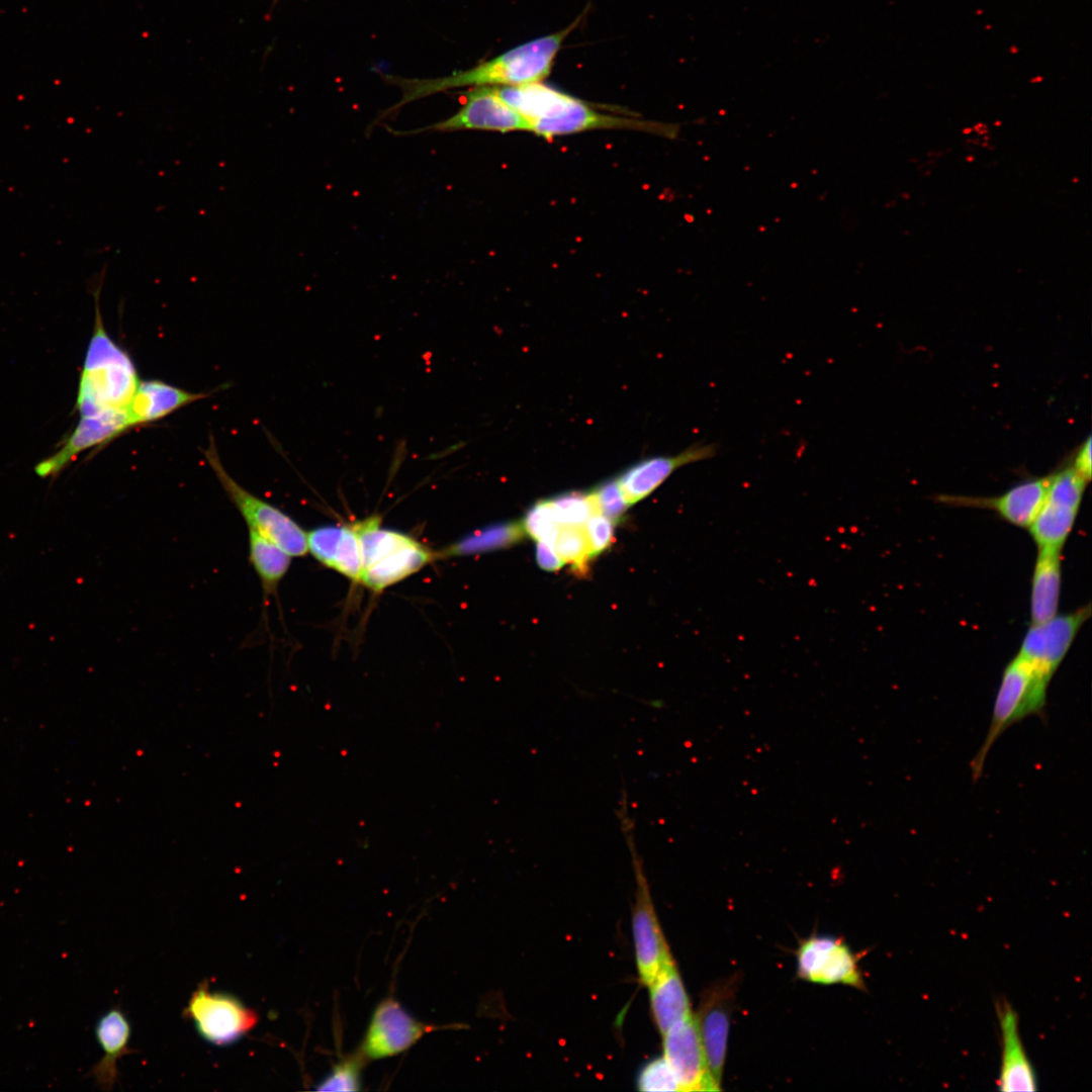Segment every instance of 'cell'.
<instances>
[{"label": "cell", "instance_id": "cell-1", "mask_svg": "<svg viewBox=\"0 0 1092 1092\" xmlns=\"http://www.w3.org/2000/svg\"><path fill=\"white\" fill-rule=\"evenodd\" d=\"M578 17L567 27L520 44L470 69L431 79L387 77L400 88L401 98L382 116L427 96L465 86H518L541 82L551 72L554 60L566 36L576 27Z\"/></svg>", "mask_w": 1092, "mask_h": 1092}, {"label": "cell", "instance_id": "cell-2", "mask_svg": "<svg viewBox=\"0 0 1092 1092\" xmlns=\"http://www.w3.org/2000/svg\"><path fill=\"white\" fill-rule=\"evenodd\" d=\"M492 88L500 99L528 119L531 132L548 140L594 129L642 130L668 139H675L679 132L676 123L599 112L582 100L542 82Z\"/></svg>", "mask_w": 1092, "mask_h": 1092}, {"label": "cell", "instance_id": "cell-3", "mask_svg": "<svg viewBox=\"0 0 1092 1092\" xmlns=\"http://www.w3.org/2000/svg\"><path fill=\"white\" fill-rule=\"evenodd\" d=\"M95 292V323L81 370L76 410L80 417L126 411L141 382L129 354L107 333Z\"/></svg>", "mask_w": 1092, "mask_h": 1092}, {"label": "cell", "instance_id": "cell-4", "mask_svg": "<svg viewBox=\"0 0 1092 1092\" xmlns=\"http://www.w3.org/2000/svg\"><path fill=\"white\" fill-rule=\"evenodd\" d=\"M361 550L359 582L381 592L406 578L437 558L413 537L380 527L379 517L355 522Z\"/></svg>", "mask_w": 1092, "mask_h": 1092}, {"label": "cell", "instance_id": "cell-5", "mask_svg": "<svg viewBox=\"0 0 1092 1092\" xmlns=\"http://www.w3.org/2000/svg\"><path fill=\"white\" fill-rule=\"evenodd\" d=\"M1051 679L1018 654L1007 664L995 698L989 730L971 762L975 781L981 777L986 757L1000 735L1014 723L1042 712Z\"/></svg>", "mask_w": 1092, "mask_h": 1092}, {"label": "cell", "instance_id": "cell-6", "mask_svg": "<svg viewBox=\"0 0 1092 1092\" xmlns=\"http://www.w3.org/2000/svg\"><path fill=\"white\" fill-rule=\"evenodd\" d=\"M202 452L248 529L270 539L291 557L304 556L308 552L307 533L284 512L238 483L225 470L212 438Z\"/></svg>", "mask_w": 1092, "mask_h": 1092}, {"label": "cell", "instance_id": "cell-7", "mask_svg": "<svg viewBox=\"0 0 1092 1092\" xmlns=\"http://www.w3.org/2000/svg\"><path fill=\"white\" fill-rule=\"evenodd\" d=\"M184 1015L205 1041L218 1046L237 1042L259 1021L258 1013L237 996L211 991L206 984L192 993Z\"/></svg>", "mask_w": 1092, "mask_h": 1092}, {"label": "cell", "instance_id": "cell-8", "mask_svg": "<svg viewBox=\"0 0 1092 1092\" xmlns=\"http://www.w3.org/2000/svg\"><path fill=\"white\" fill-rule=\"evenodd\" d=\"M432 130L531 131V125L527 118L500 99L491 86H483L472 88L462 107L450 117L423 128L392 132L407 135Z\"/></svg>", "mask_w": 1092, "mask_h": 1092}, {"label": "cell", "instance_id": "cell-9", "mask_svg": "<svg viewBox=\"0 0 1092 1092\" xmlns=\"http://www.w3.org/2000/svg\"><path fill=\"white\" fill-rule=\"evenodd\" d=\"M438 1028L415 1018L393 998H386L375 1007L358 1052L365 1061L392 1057Z\"/></svg>", "mask_w": 1092, "mask_h": 1092}, {"label": "cell", "instance_id": "cell-10", "mask_svg": "<svg viewBox=\"0 0 1092 1092\" xmlns=\"http://www.w3.org/2000/svg\"><path fill=\"white\" fill-rule=\"evenodd\" d=\"M797 972L801 979L819 984H843L863 989L857 960L838 938L812 936L797 951Z\"/></svg>", "mask_w": 1092, "mask_h": 1092}, {"label": "cell", "instance_id": "cell-11", "mask_svg": "<svg viewBox=\"0 0 1092 1092\" xmlns=\"http://www.w3.org/2000/svg\"><path fill=\"white\" fill-rule=\"evenodd\" d=\"M1091 615L1089 605L1048 621L1032 624L1021 643L1018 655L1052 678L1070 649L1082 625Z\"/></svg>", "mask_w": 1092, "mask_h": 1092}, {"label": "cell", "instance_id": "cell-12", "mask_svg": "<svg viewBox=\"0 0 1092 1092\" xmlns=\"http://www.w3.org/2000/svg\"><path fill=\"white\" fill-rule=\"evenodd\" d=\"M663 1057L676 1078L679 1091H719L702 1046L696 1017L690 1014L663 1035Z\"/></svg>", "mask_w": 1092, "mask_h": 1092}, {"label": "cell", "instance_id": "cell-13", "mask_svg": "<svg viewBox=\"0 0 1092 1092\" xmlns=\"http://www.w3.org/2000/svg\"><path fill=\"white\" fill-rule=\"evenodd\" d=\"M637 890L632 907V936L639 981L648 986L659 970L673 961L651 900L647 882L637 867Z\"/></svg>", "mask_w": 1092, "mask_h": 1092}, {"label": "cell", "instance_id": "cell-14", "mask_svg": "<svg viewBox=\"0 0 1092 1092\" xmlns=\"http://www.w3.org/2000/svg\"><path fill=\"white\" fill-rule=\"evenodd\" d=\"M128 429L126 411L80 417L77 426L63 441L59 450L35 466V473L42 478L56 477L80 453L104 445Z\"/></svg>", "mask_w": 1092, "mask_h": 1092}, {"label": "cell", "instance_id": "cell-15", "mask_svg": "<svg viewBox=\"0 0 1092 1092\" xmlns=\"http://www.w3.org/2000/svg\"><path fill=\"white\" fill-rule=\"evenodd\" d=\"M716 454V445L696 443L675 455H657L639 460L616 479L625 500L631 506L651 494L681 466L708 460Z\"/></svg>", "mask_w": 1092, "mask_h": 1092}, {"label": "cell", "instance_id": "cell-16", "mask_svg": "<svg viewBox=\"0 0 1092 1092\" xmlns=\"http://www.w3.org/2000/svg\"><path fill=\"white\" fill-rule=\"evenodd\" d=\"M1049 479V475L1026 479L993 497L941 494L937 500L952 506L992 510L1006 522L1028 528L1044 502Z\"/></svg>", "mask_w": 1092, "mask_h": 1092}, {"label": "cell", "instance_id": "cell-17", "mask_svg": "<svg viewBox=\"0 0 1092 1092\" xmlns=\"http://www.w3.org/2000/svg\"><path fill=\"white\" fill-rule=\"evenodd\" d=\"M733 991L726 985L710 988L695 1015L709 1070L720 1086L726 1058Z\"/></svg>", "mask_w": 1092, "mask_h": 1092}, {"label": "cell", "instance_id": "cell-18", "mask_svg": "<svg viewBox=\"0 0 1092 1092\" xmlns=\"http://www.w3.org/2000/svg\"><path fill=\"white\" fill-rule=\"evenodd\" d=\"M1002 1040L1001 1069L998 1080L1000 1090L1034 1091L1036 1075L1024 1050L1019 1033L1018 1016L1008 1002L997 1006Z\"/></svg>", "mask_w": 1092, "mask_h": 1092}, {"label": "cell", "instance_id": "cell-19", "mask_svg": "<svg viewBox=\"0 0 1092 1092\" xmlns=\"http://www.w3.org/2000/svg\"><path fill=\"white\" fill-rule=\"evenodd\" d=\"M307 548L321 563L359 582L362 560L354 524L312 529L307 533Z\"/></svg>", "mask_w": 1092, "mask_h": 1092}, {"label": "cell", "instance_id": "cell-20", "mask_svg": "<svg viewBox=\"0 0 1092 1092\" xmlns=\"http://www.w3.org/2000/svg\"><path fill=\"white\" fill-rule=\"evenodd\" d=\"M205 396L162 380H141L126 410L129 428L159 421Z\"/></svg>", "mask_w": 1092, "mask_h": 1092}, {"label": "cell", "instance_id": "cell-21", "mask_svg": "<svg viewBox=\"0 0 1092 1092\" xmlns=\"http://www.w3.org/2000/svg\"><path fill=\"white\" fill-rule=\"evenodd\" d=\"M647 987L651 1014L661 1035L691 1014L689 997L674 961L664 965Z\"/></svg>", "mask_w": 1092, "mask_h": 1092}, {"label": "cell", "instance_id": "cell-22", "mask_svg": "<svg viewBox=\"0 0 1092 1092\" xmlns=\"http://www.w3.org/2000/svg\"><path fill=\"white\" fill-rule=\"evenodd\" d=\"M96 1035L104 1056L90 1075L103 1090H111L118 1078L117 1061L130 1053V1024L122 1011L112 1008L98 1021Z\"/></svg>", "mask_w": 1092, "mask_h": 1092}, {"label": "cell", "instance_id": "cell-23", "mask_svg": "<svg viewBox=\"0 0 1092 1092\" xmlns=\"http://www.w3.org/2000/svg\"><path fill=\"white\" fill-rule=\"evenodd\" d=\"M1061 581V551L1038 549L1031 580L1032 624L1042 623L1057 615Z\"/></svg>", "mask_w": 1092, "mask_h": 1092}, {"label": "cell", "instance_id": "cell-24", "mask_svg": "<svg viewBox=\"0 0 1092 1092\" xmlns=\"http://www.w3.org/2000/svg\"><path fill=\"white\" fill-rule=\"evenodd\" d=\"M525 536L522 521L500 522L462 537L437 552V557L467 556L507 549L524 540Z\"/></svg>", "mask_w": 1092, "mask_h": 1092}, {"label": "cell", "instance_id": "cell-25", "mask_svg": "<svg viewBox=\"0 0 1092 1092\" xmlns=\"http://www.w3.org/2000/svg\"><path fill=\"white\" fill-rule=\"evenodd\" d=\"M1079 508L1044 498L1029 532L1038 549L1061 551L1071 533Z\"/></svg>", "mask_w": 1092, "mask_h": 1092}, {"label": "cell", "instance_id": "cell-26", "mask_svg": "<svg viewBox=\"0 0 1092 1092\" xmlns=\"http://www.w3.org/2000/svg\"><path fill=\"white\" fill-rule=\"evenodd\" d=\"M249 559L257 572L265 598L274 593L286 574L291 556L255 530L248 529Z\"/></svg>", "mask_w": 1092, "mask_h": 1092}, {"label": "cell", "instance_id": "cell-27", "mask_svg": "<svg viewBox=\"0 0 1092 1092\" xmlns=\"http://www.w3.org/2000/svg\"><path fill=\"white\" fill-rule=\"evenodd\" d=\"M548 502L560 526H583L590 516L600 514L592 491L564 492Z\"/></svg>", "mask_w": 1092, "mask_h": 1092}, {"label": "cell", "instance_id": "cell-28", "mask_svg": "<svg viewBox=\"0 0 1092 1092\" xmlns=\"http://www.w3.org/2000/svg\"><path fill=\"white\" fill-rule=\"evenodd\" d=\"M553 547L564 564H570L576 572H585L593 557L583 526H560Z\"/></svg>", "mask_w": 1092, "mask_h": 1092}, {"label": "cell", "instance_id": "cell-29", "mask_svg": "<svg viewBox=\"0 0 1092 1092\" xmlns=\"http://www.w3.org/2000/svg\"><path fill=\"white\" fill-rule=\"evenodd\" d=\"M365 1062L359 1052L347 1057L335 1065L314 1089L318 1091L361 1090V1070Z\"/></svg>", "mask_w": 1092, "mask_h": 1092}, {"label": "cell", "instance_id": "cell-30", "mask_svg": "<svg viewBox=\"0 0 1092 1092\" xmlns=\"http://www.w3.org/2000/svg\"><path fill=\"white\" fill-rule=\"evenodd\" d=\"M526 535L536 542L553 545L560 525L556 521L548 499L535 503L522 521Z\"/></svg>", "mask_w": 1092, "mask_h": 1092}, {"label": "cell", "instance_id": "cell-31", "mask_svg": "<svg viewBox=\"0 0 1092 1092\" xmlns=\"http://www.w3.org/2000/svg\"><path fill=\"white\" fill-rule=\"evenodd\" d=\"M637 1088L640 1091H678L679 1087L670 1066L664 1057L646 1063L637 1076Z\"/></svg>", "mask_w": 1092, "mask_h": 1092}, {"label": "cell", "instance_id": "cell-32", "mask_svg": "<svg viewBox=\"0 0 1092 1092\" xmlns=\"http://www.w3.org/2000/svg\"><path fill=\"white\" fill-rule=\"evenodd\" d=\"M600 514L613 522L621 520L630 507L624 498L616 478L600 483L592 490Z\"/></svg>", "mask_w": 1092, "mask_h": 1092}, {"label": "cell", "instance_id": "cell-33", "mask_svg": "<svg viewBox=\"0 0 1092 1092\" xmlns=\"http://www.w3.org/2000/svg\"><path fill=\"white\" fill-rule=\"evenodd\" d=\"M592 557L607 550L614 542L615 522L602 514H594L583 525Z\"/></svg>", "mask_w": 1092, "mask_h": 1092}, {"label": "cell", "instance_id": "cell-34", "mask_svg": "<svg viewBox=\"0 0 1092 1092\" xmlns=\"http://www.w3.org/2000/svg\"><path fill=\"white\" fill-rule=\"evenodd\" d=\"M1091 437L1089 436L1077 449L1073 455L1072 468L1088 483L1091 479L1092 461H1091Z\"/></svg>", "mask_w": 1092, "mask_h": 1092}, {"label": "cell", "instance_id": "cell-35", "mask_svg": "<svg viewBox=\"0 0 1092 1092\" xmlns=\"http://www.w3.org/2000/svg\"><path fill=\"white\" fill-rule=\"evenodd\" d=\"M535 556L537 564L546 571H557L564 565L553 545L547 542H537Z\"/></svg>", "mask_w": 1092, "mask_h": 1092}]
</instances>
